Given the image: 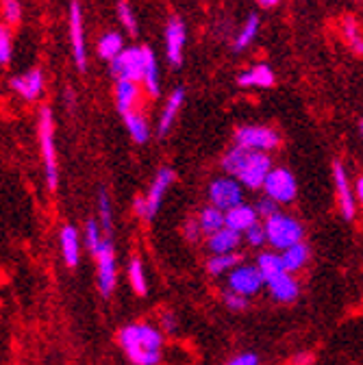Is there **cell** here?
Segmentation results:
<instances>
[{
  "mask_svg": "<svg viewBox=\"0 0 363 365\" xmlns=\"http://www.w3.org/2000/svg\"><path fill=\"white\" fill-rule=\"evenodd\" d=\"M183 103H185V89L176 87L172 94L168 96V103H165V107H163V111L159 115V122H157V135L159 137H165L172 130V126H174V122L178 118V111H180V107H183Z\"/></svg>",
  "mask_w": 363,
  "mask_h": 365,
  "instance_id": "17",
  "label": "cell"
},
{
  "mask_svg": "<svg viewBox=\"0 0 363 365\" xmlns=\"http://www.w3.org/2000/svg\"><path fill=\"white\" fill-rule=\"evenodd\" d=\"M144 57H146V63H144V87L150 96H159V61H157V55L144 46Z\"/></svg>",
  "mask_w": 363,
  "mask_h": 365,
  "instance_id": "26",
  "label": "cell"
},
{
  "mask_svg": "<svg viewBox=\"0 0 363 365\" xmlns=\"http://www.w3.org/2000/svg\"><path fill=\"white\" fill-rule=\"evenodd\" d=\"M248 155H250V150H248V148H242V146H237V144H235L229 153H226V155L222 157V170L235 178V176L240 174V170L244 168V163H246Z\"/></svg>",
  "mask_w": 363,
  "mask_h": 365,
  "instance_id": "30",
  "label": "cell"
},
{
  "mask_svg": "<svg viewBox=\"0 0 363 365\" xmlns=\"http://www.w3.org/2000/svg\"><path fill=\"white\" fill-rule=\"evenodd\" d=\"M200 235H203V228H200L198 220H190V222L185 224V237L192 240V242H196Z\"/></svg>",
  "mask_w": 363,
  "mask_h": 365,
  "instance_id": "42",
  "label": "cell"
},
{
  "mask_svg": "<svg viewBox=\"0 0 363 365\" xmlns=\"http://www.w3.org/2000/svg\"><path fill=\"white\" fill-rule=\"evenodd\" d=\"M342 35L346 39V43L350 46V51L359 57H363V35H361V29L359 24L352 20V18H346L344 24H342Z\"/></svg>",
  "mask_w": 363,
  "mask_h": 365,
  "instance_id": "32",
  "label": "cell"
},
{
  "mask_svg": "<svg viewBox=\"0 0 363 365\" xmlns=\"http://www.w3.org/2000/svg\"><path fill=\"white\" fill-rule=\"evenodd\" d=\"M118 18L128 35H138V18H135L133 7L126 3V0H118Z\"/></svg>",
  "mask_w": 363,
  "mask_h": 365,
  "instance_id": "37",
  "label": "cell"
},
{
  "mask_svg": "<svg viewBox=\"0 0 363 365\" xmlns=\"http://www.w3.org/2000/svg\"><path fill=\"white\" fill-rule=\"evenodd\" d=\"M122 51H124V39H122V35L116 33V31H109V33H105V35L98 39L96 53H98L101 59H105V61H109V63H111Z\"/></svg>",
  "mask_w": 363,
  "mask_h": 365,
  "instance_id": "25",
  "label": "cell"
},
{
  "mask_svg": "<svg viewBox=\"0 0 363 365\" xmlns=\"http://www.w3.org/2000/svg\"><path fill=\"white\" fill-rule=\"evenodd\" d=\"M259 215H263L265 220L267 217H272V215H277L279 213V202H275V200H272V198H263V200H259Z\"/></svg>",
  "mask_w": 363,
  "mask_h": 365,
  "instance_id": "41",
  "label": "cell"
},
{
  "mask_svg": "<svg viewBox=\"0 0 363 365\" xmlns=\"http://www.w3.org/2000/svg\"><path fill=\"white\" fill-rule=\"evenodd\" d=\"M333 178H335V187H337V198H339L342 215L346 220H352L354 217V192L350 187L348 172H346V168L339 161L333 163Z\"/></svg>",
  "mask_w": 363,
  "mask_h": 365,
  "instance_id": "15",
  "label": "cell"
},
{
  "mask_svg": "<svg viewBox=\"0 0 363 365\" xmlns=\"http://www.w3.org/2000/svg\"><path fill=\"white\" fill-rule=\"evenodd\" d=\"M14 55V41L11 31L7 24H0V66H7Z\"/></svg>",
  "mask_w": 363,
  "mask_h": 365,
  "instance_id": "38",
  "label": "cell"
},
{
  "mask_svg": "<svg viewBox=\"0 0 363 365\" xmlns=\"http://www.w3.org/2000/svg\"><path fill=\"white\" fill-rule=\"evenodd\" d=\"M359 133H361V137H363V120L359 122Z\"/></svg>",
  "mask_w": 363,
  "mask_h": 365,
  "instance_id": "47",
  "label": "cell"
},
{
  "mask_svg": "<svg viewBox=\"0 0 363 365\" xmlns=\"http://www.w3.org/2000/svg\"><path fill=\"white\" fill-rule=\"evenodd\" d=\"M161 327L168 333H176V317H174V313H170V311L161 313Z\"/></svg>",
  "mask_w": 363,
  "mask_h": 365,
  "instance_id": "44",
  "label": "cell"
},
{
  "mask_svg": "<svg viewBox=\"0 0 363 365\" xmlns=\"http://www.w3.org/2000/svg\"><path fill=\"white\" fill-rule=\"evenodd\" d=\"M118 344L133 365H157L161 361L163 337L159 329H155L153 324H126L118 333Z\"/></svg>",
  "mask_w": 363,
  "mask_h": 365,
  "instance_id": "1",
  "label": "cell"
},
{
  "mask_svg": "<svg viewBox=\"0 0 363 365\" xmlns=\"http://www.w3.org/2000/svg\"><path fill=\"white\" fill-rule=\"evenodd\" d=\"M37 135H39L44 174H46V187L51 192H57V187H59V163H57V146H55V118H53L51 107L39 109Z\"/></svg>",
  "mask_w": 363,
  "mask_h": 365,
  "instance_id": "2",
  "label": "cell"
},
{
  "mask_svg": "<svg viewBox=\"0 0 363 365\" xmlns=\"http://www.w3.org/2000/svg\"><path fill=\"white\" fill-rule=\"evenodd\" d=\"M275 81H277L275 70H272L270 66H265V63H257V66H252L250 70H246V72H242L237 76V85L240 87H261V89H267V87L275 85Z\"/></svg>",
  "mask_w": 363,
  "mask_h": 365,
  "instance_id": "19",
  "label": "cell"
},
{
  "mask_svg": "<svg viewBox=\"0 0 363 365\" xmlns=\"http://www.w3.org/2000/svg\"><path fill=\"white\" fill-rule=\"evenodd\" d=\"M257 267L261 272L265 285H270L272 281H277L279 277H283V274L287 272L281 255H277V252H261L259 259H257Z\"/></svg>",
  "mask_w": 363,
  "mask_h": 365,
  "instance_id": "22",
  "label": "cell"
},
{
  "mask_svg": "<svg viewBox=\"0 0 363 365\" xmlns=\"http://www.w3.org/2000/svg\"><path fill=\"white\" fill-rule=\"evenodd\" d=\"M259 26H261L259 16H257V14H250V16L246 18V22L242 24L240 33L235 35V41H233V51H235V53L246 51L248 46L255 41V37L259 35Z\"/></svg>",
  "mask_w": 363,
  "mask_h": 365,
  "instance_id": "27",
  "label": "cell"
},
{
  "mask_svg": "<svg viewBox=\"0 0 363 365\" xmlns=\"http://www.w3.org/2000/svg\"><path fill=\"white\" fill-rule=\"evenodd\" d=\"M263 285H265L263 277H261L259 267H255V265H237L229 274V287H231V292L242 294L246 298L257 294Z\"/></svg>",
  "mask_w": 363,
  "mask_h": 365,
  "instance_id": "12",
  "label": "cell"
},
{
  "mask_svg": "<svg viewBox=\"0 0 363 365\" xmlns=\"http://www.w3.org/2000/svg\"><path fill=\"white\" fill-rule=\"evenodd\" d=\"M198 224L203 228V235H213V233L222 231V228L226 226V215H224V211H220V209H215L211 205V207H205L200 211Z\"/></svg>",
  "mask_w": 363,
  "mask_h": 365,
  "instance_id": "28",
  "label": "cell"
},
{
  "mask_svg": "<svg viewBox=\"0 0 363 365\" xmlns=\"http://www.w3.org/2000/svg\"><path fill=\"white\" fill-rule=\"evenodd\" d=\"M265 235H267V244L275 246L277 250H287L294 244H300L305 237V228L298 220L277 213L265 220Z\"/></svg>",
  "mask_w": 363,
  "mask_h": 365,
  "instance_id": "3",
  "label": "cell"
},
{
  "mask_svg": "<svg viewBox=\"0 0 363 365\" xmlns=\"http://www.w3.org/2000/svg\"><path fill=\"white\" fill-rule=\"evenodd\" d=\"M103 242H105V233H103V228H101V222L94 220V217L87 220V224H85V244H87L89 252L94 255Z\"/></svg>",
  "mask_w": 363,
  "mask_h": 365,
  "instance_id": "35",
  "label": "cell"
},
{
  "mask_svg": "<svg viewBox=\"0 0 363 365\" xmlns=\"http://www.w3.org/2000/svg\"><path fill=\"white\" fill-rule=\"evenodd\" d=\"M98 222H101V228H103L105 237L111 240V233H113V211H111L109 194L105 190L98 192Z\"/></svg>",
  "mask_w": 363,
  "mask_h": 365,
  "instance_id": "33",
  "label": "cell"
},
{
  "mask_svg": "<svg viewBox=\"0 0 363 365\" xmlns=\"http://www.w3.org/2000/svg\"><path fill=\"white\" fill-rule=\"evenodd\" d=\"M259 3V7H263V9H272V7H277L281 0H257Z\"/></svg>",
  "mask_w": 363,
  "mask_h": 365,
  "instance_id": "46",
  "label": "cell"
},
{
  "mask_svg": "<svg viewBox=\"0 0 363 365\" xmlns=\"http://www.w3.org/2000/svg\"><path fill=\"white\" fill-rule=\"evenodd\" d=\"M68 33L72 46V59L81 72L87 70V48H85V24H83V9L78 0H70L68 7Z\"/></svg>",
  "mask_w": 363,
  "mask_h": 365,
  "instance_id": "6",
  "label": "cell"
},
{
  "mask_svg": "<svg viewBox=\"0 0 363 365\" xmlns=\"http://www.w3.org/2000/svg\"><path fill=\"white\" fill-rule=\"evenodd\" d=\"M207 194H209L211 205L226 213L229 209L242 205V182L233 176H222V178L211 180Z\"/></svg>",
  "mask_w": 363,
  "mask_h": 365,
  "instance_id": "9",
  "label": "cell"
},
{
  "mask_svg": "<svg viewBox=\"0 0 363 365\" xmlns=\"http://www.w3.org/2000/svg\"><path fill=\"white\" fill-rule=\"evenodd\" d=\"M240 235L242 233L233 231V228H229V226H224L222 231L209 235L207 246H209V250L213 255H229V252H233L240 246V240H242Z\"/></svg>",
  "mask_w": 363,
  "mask_h": 365,
  "instance_id": "21",
  "label": "cell"
},
{
  "mask_svg": "<svg viewBox=\"0 0 363 365\" xmlns=\"http://www.w3.org/2000/svg\"><path fill=\"white\" fill-rule=\"evenodd\" d=\"M224 215H226V226L233 228V231H237V233H246L250 226L257 224V217H259L257 209L250 205H244V202L229 209Z\"/></svg>",
  "mask_w": 363,
  "mask_h": 365,
  "instance_id": "20",
  "label": "cell"
},
{
  "mask_svg": "<svg viewBox=\"0 0 363 365\" xmlns=\"http://www.w3.org/2000/svg\"><path fill=\"white\" fill-rule=\"evenodd\" d=\"M244 235H246V242H248L250 246H255V248H259V246H263V244L267 242V235H265V226H259V224L250 226Z\"/></svg>",
  "mask_w": 363,
  "mask_h": 365,
  "instance_id": "39",
  "label": "cell"
},
{
  "mask_svg": "<svg viewBox=\"0 0 363 365\" xmlns=\"http://www.w3.org/2000/svg\"><path fill=\"white\" fill-rule=\"evenodd\" d=\"M122 118H124V126H126V130L131 135V140L135 144L142 146V144H146L150 140V124H148V120L142 113L131 111V113H126Z\"/></svg>",
  "mask_w": 363,
  "mask_h": 365,
  "instance_id": "23",
  "label": "cell"
},
{
  "mask_svg": "<svg viewBox=\"0 0 363 365\" xmlns=\"http://www.w3.org/2000/svg\"><path fill=\"white\" fill-rule=\"evenodd\" d=\"M270 172H272V161H270L267 153L250 150L244 168L240 170V174L235 178L248 190H259V187H263V182H265Z\"/></svg>",
  "mask_w": 363,
  "mask_h": 365,
  "instance_id": "10",
  "label": "cell"
},
{
  "mask_svg": "<svg viewBox=\"0 0 363 365\" xmlns=\"http://www.w3.org/2000/svg\"><path fill=\"white\" fill-rule=\"evenodd\" d=\"M281 259H283L285 269H287L290 274H292V272H298V269H302V267L307 265V261H309V246H307L305 242L294 244L292 248L283 250Z\"/></svg>",
  "mask_w": 363,
  "mask_h": 365,
  "instance_id": "29",
  "label": "cell"
},
{
  "mask_svg": "<svg viewBox=\"0 0 363 365\" xmlns=\"http://www.w3.org/2000/svg\"><path fill=\"white\" fill-rule=\"evenodd\" d=\"M267 287H270L272 298L279 300V302H294L298 298V292H300L296 279L292 277L290 272H285L283 277H279L277 281H272Z\"/></svg>",
  "mask_w": 363,
  "mask_h": 365,
  "instance_id": "24",
  "label": "cell"
},
{
  "mask_svg": "<svg viewBox=\"0 0 363 365\" xmlns=\"http://www.w3.org/2000/svg\"><path fill=\"white\" fill-rule=\"evenodd\" d=\"M144 46H128L124 48L113 61H111V74L118 78H126V81H142L144 78Z\"/></svg>",
  "mask_w": 363,
  "mask_h": 365,
  "instance_id": "8",
  "label": "cell"
},
{
  "mask_svg": "<svg viewBox=\"0 0 363 365\" xmlns=\"http://www.w3.org/2000/svg\"><path fill=\"white\" fill-rule=\"evenodd\" d=\"M0 16L7 26H16L22 20V5L20 0H0Z\"/></svg>",
  "mask_w": 363,
  "mask_h": 365,
  "instance_id": "36",
  "label": "cell"
},
{
  "mask_svg": "<svg viewBox=\"0 0 363 365\" xmlns=\"http://www.w3.org/2000/svg\"><path fill=\"white\" fill-rule=\"evenodd\" d=\"M96 259V272H98V292L103 298H109L116 289V281H118V265H116V250L109 237H105V242L98 246V250L94 252Z\"/></svg>",
  "mask_w": 363,
  "mask_h": 365,
  "instance_id": "5",
  "label": "cell"
},
{
  "mask_svg": "<svg viewBox=\"0 0 363 365\" xmlns=\"http://www.w3.org/2000/svg\"><path fill=\"white\" fill-rule=\"evenodd\" d=\"M140 98H142V89L138 81H126V78L116 81V107L122 115L138 111Z\"/></svg>",
  "mask_w": 363,
  "mask_h": 365,
  "instance_id": "16",
  "label": "cell"
},
{
  "mask_svg": "<svg viewBox=\"0 0 363 365\" xmlns=\"http://www.w3.org/2000/svg\"><path fill=\"white\" fill-rule=\"evenodd\" d=\"M128 281L131 287L138 296H146L148 294V283H146V274H144V263L140 257H133L128 263Z\"/></svg>",
  "mask_w": 363,
  "mask_h": 365,
  "instance_id": "31",
  "label": "cell"
},
{
  "mask_svg": "<svg viewBox=\"0 0 363 365\" xmlns=\"http://www.w3.org/2000/svg\"><path fill=\"white\" fill-rule=\"evenodd\" d=\"M263 192L267 198H272L279 205H290L296 200V194H298L296 176L287 168H272V172L267 174L263 182Z\"/></svg>",
  "mask_w": 363,
  "mask_h": 365,
  "instance_id": "4",
  "label": "cell"
},
{
  "mask_svg": "<svg viewBox=\"0 0 363 365\" xmlns=\"http://www.w3.org/2000/svg\"><path fill=\"white\" fill-rule=\"evenodd\" d=\"M235 144L248 150L267 153V150H275L281 144V140H279V133L267 126H240L235 130Z\"/></svg>",
  "mask_w": 363,
  "mask_h": 365,
  "instance_id": "7",
  "label": "cell"
},
{
  "mask_svg": "<svg viewBox=\"0 0 363 365\" xmlns=\"http://www.w3.org/2000/svg\"><path fill=\"white\" fill-rule=\"evenodd\" d=\"M354 196L359 198V202L363 205V176L357 180V185H354Z\"/></svg>",
  "mask_w": 363,
  "mask_h": 365,
  "instance_id": "45",
  "label": "cell"
},
{
  "mask_svg": "<svg viewBox=\"0 0 363 365\" xmlns=\"http://www.w3.org/2000/svg\"><path fill=\"white\" fill-rule=\"evenodd\" d=\"M174 178H176V174H174L172 168H161L155 174V178L150 182V190L144 196V200H146V217L144 220H153L159 213L161 202H163V196H165V192L170 190V185L174 182Z\"/></svg>",
  "mask_w": 363,
  "mask_h": 365,
  "instance_id": "13",
  "label": "cell"
},
{
  "mask_svg": "<svg viewBox=\"0 0 363 365\" xmlns=\"http://www.w3.org/2000/svg\"><path fill=\"white\" fill-rule=\"evenodd\" d=\"M59 246H61V257L68 267H76L81 259V240L78 231L72 224H66L59 233Z\"/></svg>",
  "mask_w": 363,
  "mask_h": 365,
  "instance_id": "18",
  "label": "cell"
},
{
  "mask_svg": "<svg viewBox=\"0 0 363 365\" xmlns=\"http://www.w3.org/2000/svg\"><path fill=\"white\" fill-rule=\"evenodd\" d=\"M224 304L229 307L231 311H244L248 307V298L242 296V294H235V292H229L224 296Z\"/></svg>",
  "mask_w": 363,
  "mask_h": 365,
  "instance_id": "40",
  "label": "cell"
},
{
  "mask_svg": "<svg viewBox=\"0 0 363 365\" xmlns=\"http://www.w3.org/2000/svg\"><path fill=\"white\" fill-rule=\"evenodd\" d=\"M226 365H259V359H257V354L246 352V354H240V356L231 359Z\"/></svg>",
  "mask_w": 363,
  "mask_h": 365,
  "instance_id": "43",
  "label": "cell"
},
{
  "mask_svg": "<svg viewBox=\"0 0 363 365\" xmlns=\"http://www.w3.org/2000/svg\"><path fill=\"white\" fill-rule=\"evenodd\" d=\"M242 259L235 255V252H229V255H213L209 261H207V272L213 274V277H220L226 269H231L240 263Z\"/></svg>",
  "mask_w": 363,
  "mask_h": 365,
  "instance_id": "34",
  "label": "cell"
},
{
  "mask_svg": "<svg viewBox=\"0 0 363 365\" xmlns=\"http://www.w3.org/2000/svg\"><path fill=\"white\" fill-rule=\"evenodd\" d=\"M185 41H188V29L185 22L180 18H170L165 24V57L172 66H180L183 63V55H185Z\"/></svg>",
  "mask_w": 363,
  "mask_h": 365,
  "instance_id": "11",
  "label": "cell"
},
{
  "mask_svg": "<svg viewBox=\"0 0 363 365\" xmlns=\"http://www.w3.org/2000/svg\"><path fill=\"white\" fill-rule=\"evenodd\" d=\"M44 85H46V81H44V72L39 68H33V70L11 78V89L18 96H22L26 103H35L41 98Z\"/></svg>",
  "mask_w": 363,
  "mask_h": 365,
  "instance_id": "14",
  "label": "cell"
}]
</instances>
